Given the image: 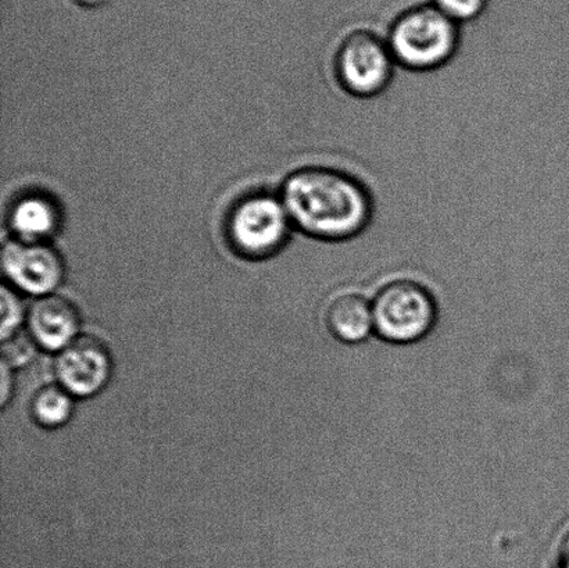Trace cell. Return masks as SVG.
I'll use <instances>...</instances> for the list:
<instances>
[{
	"mask_svg": "<svg viewBox=\"0 0 569 568\" xmlns=\"http://www.w3.org/2000/svg\"><path fill=\"white\" fill-rule=\"evenodd\" d=\"M9 221L17 241L44 243L58 231L60 215L53 200L41 195H30L13 206Z\"/></svg>",
	"mask_w": 569,
	"mask_h": 568,
	"instance_id": "obj_9",
	"label": "cell"
},
{
	"mask_svg": "<svg viewBox=\"0 0 569 568\" xmlns=\"http://www.w3.org/2000/svg\"><path fill=\"white\" fill-rule=\"evenodd\" d=\"M2 265L11 286L38 298L52 295L64 278L63 260L44 243L9 242Z\"/></svg>",
	"mask_w": 569,
	"mask_h": 568,
	"instance_id": "obj_7",
	"label": "cell"
},
{
	"mask_svg": "<svg viewBox=\"0 0 569 568\" xmlns=\"http://www.w3.org/2000/svg\"><path fill=\"white\" fill-rule=\"evenodd\" d=\"M74 413V397L61 386H48L36 393L31 415L38 426L54 430L67 425Z\"/></svg>",
	"mask_w": 569,
	"mask_h": 568,
	"instance_id": "obj_11",
	"label": "cell"
},
{
	"mask_svg": "<svg viewBox=\"0 0 569 568\" xmlns=\"http://www.w3.org/2000/svg\"><path fill=\"white\" fill-rule=\"evenodd\" d=\"M11 392H13V375H11V367L2 360V395H0L2 408L9 402Z\"/></svg>",
	"mask_w": 569,
	"mask_h": 568,
	"instance_id": "obj_15",
	"label": "cell"
},
{
	"mask_svg": "<svg viewBox=\"0 0 569 568\" xmlns=\"http://www.w3.org/2000/svg\"><path fill=\"white\" fill-rule=\"evenodd\" d=\"M373 328L389 342L409 343L426 336L437 320L432 293L415 280H395L373 299Z\"/></svg>",
	"mask_w": 569,
	"mask_h": 568,
	"instance_id": "obj_3",
	"label": "cell"
},
{
	"mask_svg": "<svg viewBox=\"0 0 569 568\" xmlns=\"http://www.w3.org/2000/svg\"><path fill=\"white\" fill-rule=\"evenodd\" d=\"M387 42L396 64L410 71H433L455 58L460 43L459 24L433 4L421 6L393 22Z\"/></svg>",
	"mask_w": 569,
	"mask_h": 568,
	"instance_id": "obj_2",
	"label": "cell"
},
{
	"mask_svg": "<svg viewBox=\"0 0 569 568\" xmlns=\"http://www.w3.org/2000/svg\"><path fill=\"white\" fill-rule=\"evenodd\" d=\"M292 221L282 199L254 195L242 200L228 220V238L233 249L248 259H264L280 250Z\"/></svg>",
	"mask_w": 569,
	"mask_h": 568,
	"instance_id": "obj_5",
	"label": "cell"
},
{
	"mask_svg": "<svg viewBox=\"0 0 569 568\" xmlns=\"http://www.w3.org/2000/svg\"><path fill=\"white\" fill-rule=\"evenodd\" d=\"M326 321L328 330L340 341L360 342L373 328L372 305L360 293H340L328 305Z\"/></svg>",
	"mask_w": 569,
	"mask_h": 568,
	"instance_id": "obj_10",
	"label": "cell"
},
{
	"mask_svg": "<svg viewBox=\"0 0 569 568\" xmlns=\"http://www.w3.org/2000/svg\"><path fill=\"white\" fill-rule=\"evenodd\" d=\"M395 66L387 39L366 30L349 33L335 54L339 86L359 99L381 94L392 81Z\"/></svg>",
	"mask_w": 569,
	"mask_h": 568,
	"instance_id": "obj_4",
	"label": "cell"
},
{
	"mask_svg": "<svg viewBox=\"0 0 569 568\" xmlns=\"http://www.w3.org/2000/svg\"><path fill=\"white\" fill-rule=\"evenodd\" d=\"M2 328H0V337L2 341H8L9 338L19 333L22 321L27 319L24 310H22L19 298L16 297L13 291L3 287L2 288Z\"/></svg>",
	"mask_w": 569,
	"mask_h": 568,
	"instance_id": "obj_12",
	"label": "cell"
},
{
	"mask_svg": "<svg viewBox=\"0 0 569 568\" xmlns=\"http://www.w3.org/2000/svg\"><path fill=\"white\" fill-rule=\"evenodd\" d=\"M281 199L292 225L321 241H349L372 220V197L365 183L332 167L292 172L283 182Z\"/></svg>",
	"mask_w": 569,
	"mask_h": 568,
	"instance_id": "obj_1",
	"label": "cell"
},
{
	"mask_svg": "<svg viewBox=\"0 0 569 568\" xmlns=\"http://www.w3.org/2000/svg\"><path fill=\"white\" fill-rule=\"evenodd\" d=\"M27 327L37 347L59 353L80 337V311L69 299L47 295L31 306Z\"/></svg>",
	"mask_w": 569,
	"mask_h": 568,
	"instance_id": "obj_8",
	"label": "cell"
},
{
	"mask_svg": "<svg viewBox=\"0 0 569 568\" xmlns=\"http://www.w3.org/2000/svg\"><path fill=\"white\" fill-rule=\"evenodd\" d=\"M559 566L560 568H569V528L562 536L559 544Z\"/></svg>",
	"mask_w": 569,
	"mask_h": 568,
	"instance_id": "obj_16",
	"label": "cell"
},
{
	"mask_svg": "<svg viewBox=\"0 0 569 568\" xmlns=\"http://www.w3.org/2000/svg\"><path fill=\"white\" fill-rule=\"evenodd\" d=\"M106 2H108V0H77V3L86 6V8H99V6H102Z\"/></svg>",
	"mask_w": 569,
	"mask_h": 568,
	"instance_id": "obj_17",
	"label": "cell"
},
{
	"mask_svg": "<svg viewBox=\"0 0 569 568\" xmlns=\"http://www.w3.org/2000/svg\"><path fill=\"white\" fill-rule=\"evenodd\" d=\"M37 343L33 342V339L28 336H20L16 333L14 337L8 339V341H3V359L6 363H8L11 369L14 367L24 366L32 359L33 349H36Z\"/></svg>",
	"mask_w": 569,
	"mask_h": 568,
	"instance_id": "obj_14",
	"label": "cell"
},
{
	"mask_svg": "<svg viewBox=\"0 0 569 568\" xmlns=\"http://www.w3.org/2000/svg\"><path fill=\"white\" fill-rule=\"evenodd\" d=\"M488 0H433L438 8L450 20L461 24L478 19L487 8Z\"/></svg>",
	"mask_w": 569,
	"mask_h": 568,
	"instance_id": "obj_13",
	"label": "cell"
},
{
	"mask_svg": "<svg viewBox=\"0 0 569 568\" xmlns=\"http://www.w3.org/2000/svg\"><path fill=\"white\" fill-rule=\"evenodd\" d=\"M111 375L113 360L109 349L94 337H78L56 360L59 386L74 398H91L102 392Z\"/></svg>",
	"mask_w": 569,
	"mask_h": 568,
	"instance_id": "obj_6",
	"label": "cell"
}]
</instances>
